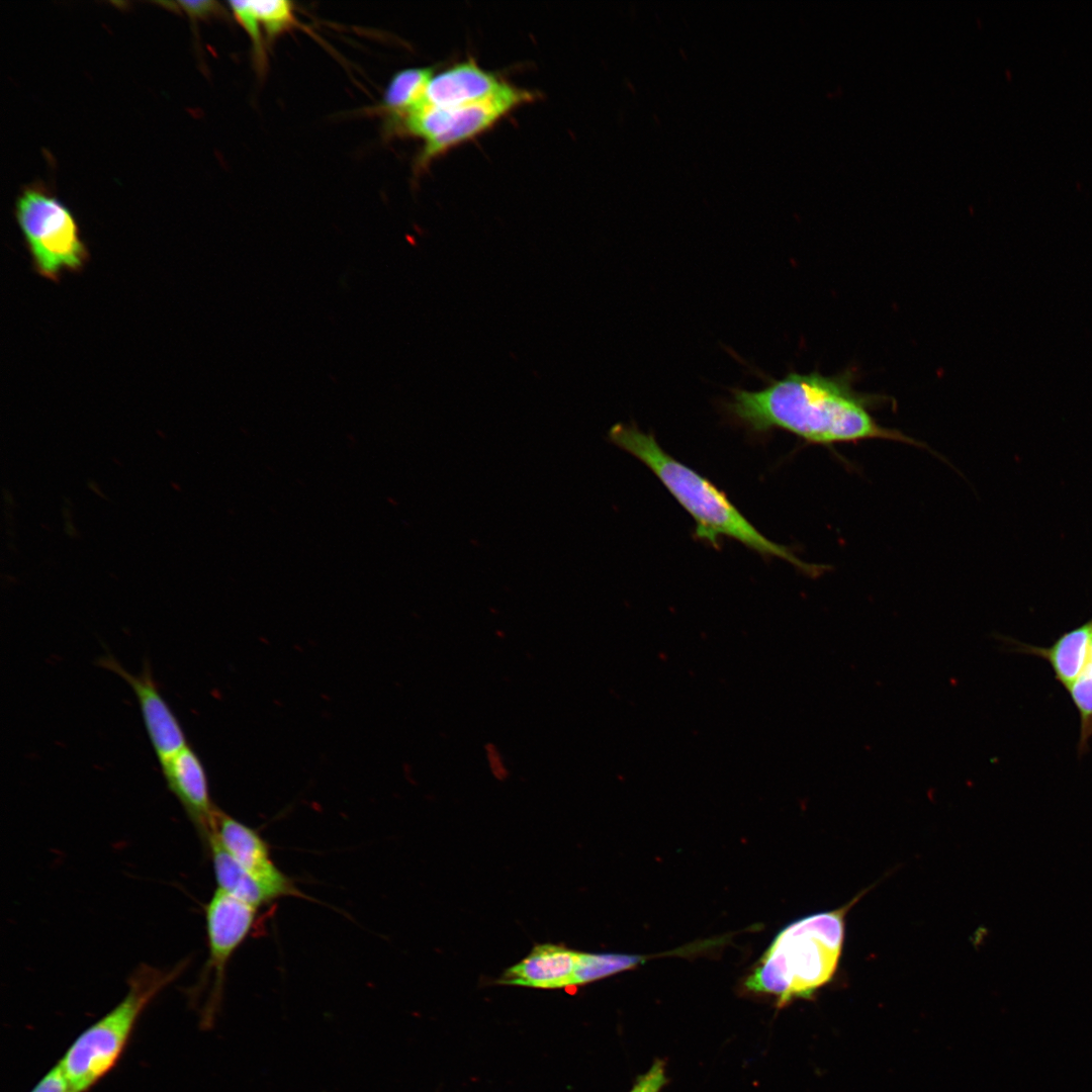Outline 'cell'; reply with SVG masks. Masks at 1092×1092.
Returning a JSON list of instances; mask_svg holds the SVG:
<instances>
[{
	"instance_id": "6da1fadb",
	"label": "cell",
	"mask_w": 1092,
	"mask_h": 1092,
	"mask_svg": "<svg viewBox=\"0 0 1092 1092\" xmlns=\"http://www.w3.org/2000/svg\"><path fill=\"white\" fill-rule=\"evenodd\" d=\"M729 415L755 433L774 429L810 444L831 446L881 439L920 445L898 430L881 426L871 413L874 397L857 392L848 376L791 372L760 390L735 388Z\"/></svg>"
},
{
	"instance_id": "7a4b0ae2",
	"label": "cell",
	"mask_w": 1092,
	"mask_h": 1092,
	"mask_svg": "<svg viewBox=\"0 0 1092 1092\" xmlns=\"http://www.w3.org/2000/svg\"><path fill=\"white\" fill-rule=\"evenodd\" d=\"M608 439L650 468L695 520L698 539L717 546L720 537H729L761 555L780 557L809 575H818L826 569L824 565L803 561L791 549L764 537L724 492L668 455L653 435L643 433L634 425L619 423L609 430Z\"/></svg>"
},
{
	"instance_id": "3957f363",
	"label": "cell",
	"mask_w": 1092,
	"mask_h": 1092,
	"mask_svg": "<svg viewBox=\"0 0 1092 1092\" xmlns=\"http://www.w3.org/2000/svg\"><path fill=\"white\" fill-rule=\"evenodd\" d=\"M855 901L806 916L785 927L747 977L746 988L778 996L781 1006L796 997L809 998L836 971L844 938V917Z\"/></svg>"
},
{
	"instance_id": "277c9868",
	"label": "cell",
	"mask_w": 1092,
	"mask_h": 1092,
	"mask_svg": "<svg viewBox=\"0 0 1092 1092\" xmlns=\"http://www.w3.org/2000/svg\"><path fill=\"white\" fill-rule=\"evenodd\" d=\"M186 960L171 968L141 964L127 980L123 998L87 1027L59 1064L74 1092H88L117 1064L135 1024L152 1000L186 969Z\"/></svg>"
},
{
	"instance_id": "5b68a950",
	"label": "cell",
	"mask_w": 1092,
	"mask_h": 1092,
	"mask_svg": "<svg viewBox=\"0 0 1092 1092\" xmlns=\"http://www.w3.org/2000/svg\"><path fill=\"white\" fill-rule=\"evenodd\" d=\"M15 219L32 269L58 283L64 273H80L90 259L72 210L40 185L25 186L15 201Z\"/></svg>"
},
{
	"instance_id": "8992f818",
	"label": "cell",
	"mask_w": 1092,
	"mask_h": 1092,
	"mask_svg": "<svg viewBox=\"0 0 1092 1092\" xmlns=\"http://www.w3.org/2000/svg\"><path fill=\"white\" fill-rule=\"evenodd\" d=\"M257 909L217 888L204 907L208 948L204 974L212 979L203 1017L208 1023L219 1004L228 964L250 935Z\"/></svg>"
},
{
	"instance_id": "52a82bcc",
	"label": "cell",
	"mask_w": 1092,
	"mask_h": 1092,
	"mask_svg": "<svg viewBox=\"0 0 1092 1092\" xmlns=\"http://www.w3.org/2000/svg\"><path fill=\"white\" fill-rule=\"evenodd\" d=\"M534 98L533 92L511 85L489 99L450 108L444 130L438 136L425 142L417 155L415 172L420 174L435 158L490 128L513 109L533 101Z\"/></svg>"
},
{
	"instance_id": "ba28073f",
	"label": "cell",
	"mask_w": 1092,
	"mask_h": 1092,
	"mask_svg": "<svg viewBox=\"0 0 1092 1092\" xmlns=\"http://www.w3.org/2000/svg\"><path fill=\"white\" fill-rule=\"evenodd\" d=\"M98 664L119 675L133 691L160 764L187 745L182 727L162 697L148 663L138 675L128 672L111 655L100 658Z\"/></svg>"
},
{
	"instance_id": "9c48e42d",
	"label": "cell",
	"mask_w": 1092,
	"mask_h": 1092,
	"mask_svg": "<svg viewBox=\"0 0 1092 1092\" xmlns=\"http://www.w3.org/2000/svg\"><path fill=\"white\" fill-rule=\"evenodd\" d=\"M161 769L169 791L183 807L206 850L214 833L218 808L211 801L200 758L187 744L162 762Z\"/></svg>"
},
{
	"instance_id": "30bf717a",
	"label": "cell",
	"mask_w": 1092,
	"mask_h": 1092,
	"mask_svg": "<svg viewBox=\"0 0 1092 1092\" xmlns=\"http://www.w3.org/2000/svg\"><path fill=\"white\" fill-rule=\"evenodd\" d=\"M213 835L232 857L278 899L302 896L273 862L269 846L258 831L218 809Z\"/></svg>"
},
{
	"instance_id": "8fae6325",
	"label": "cell",
	"mask_w": 1092,
	"mask_h": 1092,
	"mask_svg": "<svg viewBox=\"0 0 1092 1092\" xmlns=\"http://www.w3.org/2000/svg\"><path fill=\"white\" fill-rule=\"evenodd\" d=\"M511 85L469 58L434 74L422 102L436 107H459L496 96Z\"/></svg>"
},
{
	"instance_id": "7c38bea8",
	"label": "cell",
	"mask_w": 1092,
	"mask_h": 1092,
	"mask_svg": "<svg viewBox=\"0 0 1092 1092\" xmlns=\"http://www.w3.org/2000/svg\"><path fill=\"white\" fill-rule=\"evenodd\" d=\"M579 951L564 945H535L522 961L505 971L497 983L539 989L574 986Z\"/></svg>"
},
{
	"instance_id": "4fadbf2b",
	"label": "cell",
	"mask_w": 1092,
	"mask_h": 1092,
	"mask_svg": "<svg viewBox=\"0 0 1092 1092\" xmlns=\"http://www.w3.org/2000/svg\"><path fill=\"white\" fill-rule=\"evenodd\" d=\"M1012 651L1033 655L1048 661L1056 680L1070 687L1085 668L1092 646V618L1063 633L1051 646L1040 647L1014 639H1004Z\"/></svg>"
},
{
	"instance_id": "5bb4252c",
	"label": "cell",
	"mask_w": 1092,
	"mask_h": 1092,
	"mask_svg": "<svg viewBox=\"0 0 1092 1092\" xmlns=\"http://www.w3.org/2000/svg\"><path fill=\"white\" fill-rule=\"evenodd\" d=\"M206 850L212 861L217 889L256 908L278 899L232 857L214 835L211 836Z\"/></svg>"
},
{
	"instance_id": "9a60e30c",
	"label": "cell",
	"mask_w": 1092,
	"mask_h": 1092,
	"mask_svg": "<svg viewBox=\"0 0 1092 1092\" xmlns=\"http://www.w3.org/2000/svg\"><path fill=\"white\" fill-rule=\"evenodd\" d=\"M436 67H413L397 71L384 89L382 99L371 111L384 116V124L403 117L424 99Z\"/></svg>"
},
{
	"instance_id": "2e32d148",
	"label": "cell",
	"mask_w": 1092,
	"mask_h": 1092,
	"mask_svg": "<svg viewBox=\"0 0 1092 1092\" xmlns=\"http://www.w3.org/2000/svg\"><path fill=\"white\" fill-rule=\"evenodd\" d=\"M645 957L625 953H594L579 951L574 986L584 985L632 969Z\"/></svg>"
},
{
	"instance_id": "e0dca14e",
	"label": "cell",
	"mask_w": 1092,
	"mask_h": 1092,
	"mask_svg": "<svg viewBox=\"0 0 1092 1092\" xmlns=\"http://www.w3.org/2000/svg\"><path fill=\"white\" fill-rule=\"evenodd\" d=\"M1080 717V736L1077 745L1079 755L1084 754L1092 737V662H1088L1081 674L1066 689Z\"/></svg>"
},
{
	"instance_id": "ac0fdd59",
	"label": "cell",
	"mask_w": 1092,
	"mask_h": 1092,
	"mask_svg": "<svg viewBox=\"0 0 1092 1092\" xmlns=\"http://www.w3.org/2000/svg\"><path fill=\"white\" fill-rule=\"evenodd\" d=\"M249 2L269 42L297 25L292 2L286 0Z\"/></svg>"
},
{
	"instance_id": "d6986e66",
	"label": "cell",
	"mask_w": 1092,
	"mask_h": 1092,
	"mask_svg": "<svg viewBox=\"0 0 1092 1092\" xmlns=\"http://www.w3.org/2000/svg\"><path fill=\"white\" fill-rule=\"evenodd\" d=\"M230 10L235 16L236 20L248 33L253 48L254 59L259 71H262L266 67V49L264 47L265 40L262 33V28L259 21L253 12L249 1H230Z\"/></svg>"
},
{
	"instance_id": "ffe728a7",
	"label": "cell",
	"mask_w": 1092,
	"mask_h": 1092,
	"mask_svg": "<svg viewBox=\"0 0 1092 1092\" xmlns=\"http://www.w3.org/2000/svg\"><path fill=\"white\" fill-rule=\"evenodd\" d=\"M177 5L192 19L228 16L224 8L216 1H180Z\"/></svg>"
},
{
	"instance_id": "44dd1931",
	"label": "cell",
	"mask_w": 1092,
	"mask_h": 1092,
	"mask_svg": "<svg viewBox=\"0 0 1092 1092\" xmlns=\"http://www.w3.org/2000/svg\"><path fill=\"white\" fill-rule=\"evenodd\" d=\"M30 1092H74L63 1068L56 1064Z\"/></svg>"
},
{
	"instance_id": "7402d4cb",
	"label": "cell",
	"mask_w": 1092,
	"mask_h": 1092,
	"mask_svg": "<svg viewBox=\"0 0 1092 1092\" xmlns=\"http://www.w3.org/2000/svg\"><path fill=\"white\" fill-rule=\"evenodd\" d=\"M664 1081L663 1064L661 1061H657L646 1074L638 1079L639 1092H659Z\"/></svg>"
},
{
	"instance_id": "603a6c76",
	"label": "cell",
	"mask_w": 1092,
	"mask_h": 1092,
	"mask_svg": "<svg viewBox=\"0 0 1092 1092\" xmlns=\"http://www.w3.org/2000/svg\"><path fill=\"white\" fill-rule=\"evenodd\" d=\"M630 1092H639V1086H638L637 1083L635 1084V1086L633 1087V1089Z\"/></svg>"
},
{
	"instance_id": "cb8c5ba5",
	"label": "cell",
	"mask_w": 1092,
	"mask_h": 1092,
	"mask_svg": "<svg viewBox=\"0 0 1092 1092\" xmlns=\"http://www.w3.org/2000/svg\"><path fill=\"white\" fill-rule=\"evenodd\" d=\"M1089 660L1092 662V646H1091V650H1090V654H1089Z\"/></svg>"
}]
</instances>
